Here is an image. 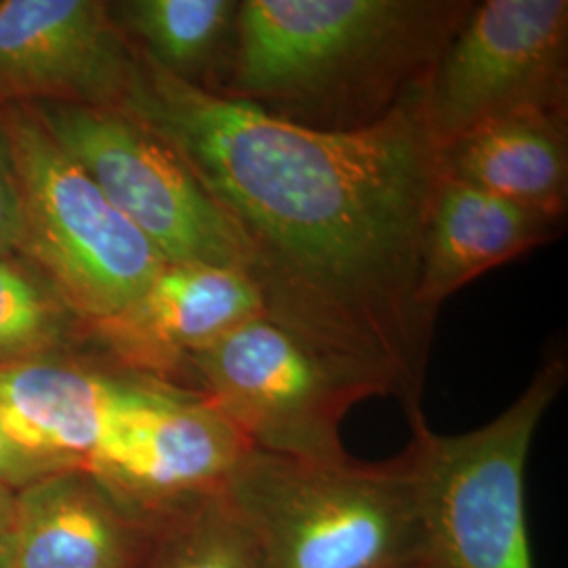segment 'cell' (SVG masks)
<instances>
[{
    "instance_id": "6da1fadb",
    "label": "cell",
    "mask_w": 568,
    "mask_h": 568,
    "mask_svg": "<svg viewBox=\"0 0 568 568\" xmlns=\"http://www.w3.org/2000/svg\"><path fill=\"white\" fill-rule=\"evenodd\" d=\"M133 53L119 110L161 135L217 204L265 316L377 379L410 426L426 419L434 321L417 305V281L443 164L422 91L382 121L325 131Z\"/></svg>"
},
{
    "instance_id": "7a4b0ae2",
    "label": "cell",
    "mask_w": 568,
    "mask_h": 568,
    "mask_svg": "<svg viewBox=\"0 0 568 568\" xmlns=\"http://www.w3.org/2000/svg\"><path fill=\"white\" fill-rule=\"evenodd\" d=\"M469 4L243 0L213 93L302 126L361 129L424 89Z\"/></svg>"
},
{
    "instance_id": "3957f363",
    "label": "cell",
    "mask_w": 568,
    "mask_h": 568,
    "mask_svg": "<svg viewBox=\"0 0 568 568\" xmlns=\"http://www.w3.org/2000/svg\"><path fill=\"white\" fill-rule=\"evenodd\" d=\"M222 493L246 532L255 568L424 567L403 453L361 464L246 448Z\"/></svg>"
},
{
    "instance_id": "277c9868",
    "label": "cell",
    "mask_w": 568,
    "mask_h": 568,
    "mask_svg": "<svg viewBox=\"0 0 568 568\" xmlns=\"http://www.w3.org/2000/svg\"><path fill=\"white\" fill-rule=\"evenodd\" d=\"M567 361L546 358L527 389L487 426L436 434L410 426L403 450L426 568H535L527 527V462L535 432L567 384Z\"/></svg>"
},
{
    "instance_id": "5b68a950",
    "label": "cell",
    "mask_w": 568,
    "mask_h": 568,
    "mask_svg": "<svg viewBox=\"0 0 568 568\" xmlns=\"http://www.w3.org/2000/svg\"><path fill=\"white\" fill-rule=\"evenodd\" d=\"M20 169V255L91 326L135 304L166 262L103 196L28 103L0 108Z\"/></svg>"
},
{
    "instance_id": "8992f818",
    "label": "cell",
    "mask_w": 568,
    "mask_h": 568,
    "mask_svg": "<svg viewBox=\"0 0 568 568\" xmlns=\"http://www.w3.org/2000/svg\"><path fill=\"white\" fill-rule=\"evenodd\" d=\"M185 387L215 406L248 447L316 462L349 457L345 415L366 398L387 396L377 379L267 316L194 354Z\"/></svg>"
},
{
    "instance_id": "52a82bcc",
    "label": "cell",
    "mask_w": 568,
    "mask_h": 568,
    "mask_svg": "<svg viewBox=\"0 0 568 568\" xmlns=\"http://www.w3.org/2000/svg\"><path fill=\"white\" fill-rule=\"evenodd\" d=\"M28 105L166 264L222 265L244 272L241 243L222 211L178 152L150 126L119 108Z\"/></svg>"
},
{
    "instance_id": "ba28073f",
    "label": "cell",
    "mask_w": 568,
    "mask_h": 568,
    "mask_svg": "<svg viewBox=\"0 0 568 568\" xmlns=\"http://www.w3.org/2000/svg\"><path fill=\"white\" fill-rule=\"evenodd\" d=\"M567 0L471 2L422 89L443 150L469 129L525 110H567Z\"/></svg>"
},
{
    "instance_id": "9c48e42d",
    "label": "cell",
    "mask_w": 568,
    "mask_h": 568,
    "mask_svg": "<svg viewBox=\"0 0 568 568\" xmlns=\"http://www.w3.org/2000/svg\"><path fill=\"white\" fill-rule=\"evenodd\" d=\"M175 387L77 349L42 354L0 363V424L21 447L87 467Z\"/></svg>"
},
{
    "instance_id": "30bf717a",
    "label": "cell",
    "mask_w": 568,
    "mask_h": 568,
    "mask_svg": "<svg viewBox=\"0 0 568 568\" xmlns=\"http://www.w3.org/2000/svg\"><path fill=\"white\" fill-rule=\"evenodd\" d=\"M133 44L100 0H0V108L79 103L119 108Z\"/></svg>"
},
{
    "instance_id": "8fae6325",
    "label": "cell",
    "mask_w": 568,
    "mask_h": 568,
    "mask_svg": "<svg viewBox=\"0 0 568 568\" xmlns=\"http://www.w3.org/2000/svg\"><path fill=\"white\" fill-rule=\"evenodd\" d=\"M257 316L264 300L243 270L166 264L135 304L84 326L82 345L110 365L185 387L194 354Z\"/></svg>"
},
{
    "instance_id": "7c38bea8",
    "label": "cell",
    "mask_w": 568,
    "mask_h": 568,
    "mask_svg": "<svg viewBox=\"0 0 568 568\" xmlns=\"http://www.w3.org/2000/svg\"><path fill=\"white\" fill-rule=\"evenodd\" d=\"M248 445L204 396L175 387L84 467L150 518L222 490Z\"/></svg>"
},
{
    "instance_id": "4fadbf2b",
    "label": "cell",
    "mask_w": 568,
    "mask_h": 568,
    "mask_svg": "<svg viewBox=\"0 0 568 568\" xmlns=\"http://www.w3.org/2000/svg\"><path fill=\"white\" fill-rule=\"evenodd\" d=\"M156 520L93 471L65 467L16 490L9 568H140Z\"/></svg>"
},
{
    "instance_id": "5bb4252c",
    "label": "cell",
    "mask_w": 568,
    "mask_h": 568,
    "mask_svg": "<svg viewBox=\"0 0 568 568\" xmlns=\"http://www.w3.org/2000/svg\"><path fill=\"white\" fill-rule=\"evenodd\" d=\"M560 234V222L443 178L427 213L417 305L436 321L448 297L488 270L508 264Z\"/></svg>"
},
{
    "instance_id": "9a60e30c",
    "label": "cell",
    "mask_w": 568,
    "mask_h": 568,
    "mask_svg": "<svg viewBox=\"0 0 568 568\" xmlns=\"http://www.w3.org/2000/svg\"><path fill=\"white\" fill-rule=\"evenodd\" d=\"M448 178L560 222L568 201L567 110L525 108L480 122L440 150Z\"/></svg>"
},
{
    "instance_id": "2e32d148",
    "label": "cell",
    "mask_w": 568,
    "mask_h": 568,
    "mask_svg": "<svg viewBox=\"0 0 568 568\" xmlns=\"http://www.w3.org/2000/svg\"><path fill=\"white\" fill-rule=\"evenodd\" d=\"M124 39L178 81L217 91L232 53L236 0L108 2Z\"/></svg>"
},
{
    "instance_id": "e0dca14e",
    "label": "cell",
    "mask_w": 568,
    "mask_h": 568,
    "mask_svg": "<svg viewBox=\"0 0 568 568\" xmlns=\"http://www.w3.org/2000/svg\"><path fill=\"white\" fill-rule=\"evenodd\" d=\"M81 318L39 267L0 255V363L72 352L82 345Z\"/></svg>"
},
{
    "instance_id": "ac0fdd59",
    "label": "cell",
    "mask_w": 568,
    "mask_h": 568,
    "mask_svg": "<svg viewBox=\"0 0 568 568\" xmlns=\"http://www.w3.org/2000/svg\"><path fill=\"white\" fill-rule=\"evenodd\" d=\"M140 568H255V562L244 528L217 490L163 514Z\"/></svg>"
},
{
    "instance_id": "d6986e66",
    "label": "cell",
    "mask_w": 568,
    "mask_h": 568,
    "mask_svg": "<svg viewBox=\"0 0 568 568\" xmlns=\"http://www.w3.org/2000/svg\"><path fill=\"white\" fill-rule=\"evenodd\" d=\"M21 232L20 169L0 112V255H20Z\"/></svg>"
},
{
    "instance_id": "ffe728a7",
    "label": "cell",
    "mask_w": 568,
    "mask_h": 568,
    "mask_svg": "<svg viewBox=\"0 0 568 568\" xmlns=\"http://www.w3.org/2000/svg\"><path fill=\"white\" fill-rule=\"evenodd\" d=\"M65 467H79L51 455L21 447L0 424V485L18 490L28 483Z\"/></svg>"
},
{
    "instance_id": "44dd1931",
    "label": "cell",
    "mask_w": 568,
    "mask_h": 568,
    "mask_svg": "<svg viewBox=\"0 0 568 568\" xmlns=\"http://www.w3.org/2000/svg\"><path fill=\"white\" fill-rule=\"evenodd\" d=\"M16 509V490L7 485H0V541H7Z\"/></svg>"
},
{
    "instance_id": "7402d4cb",
    "label": "cell",
    "mask_w": 568,
    "mask_h": 568,
    "mask_svg": "<svg viewBox=\"0 0 568 568\" xmlns=\"http://www.w3.org/2000/svg\"><path fill=\"white\" fill-rule=\"evenodd\" d=\"M0 568H9V551H7V541H0Z\"/></svg>"
},
{
    "instance_id": "603a6c76",
    "label": "cell",
    "mask_w": 568,
    "mask_h": 568,
    "mask_svg": "<svg viewBox=\"0 0 568 568\" xmlns=\"http://www.w3.org/2000/svg\"><path fill=\"white\" fill-rule=\"evenodd\" d=\"M415 568H426V567H415Z\"/></svg>"
}]
</instances>
